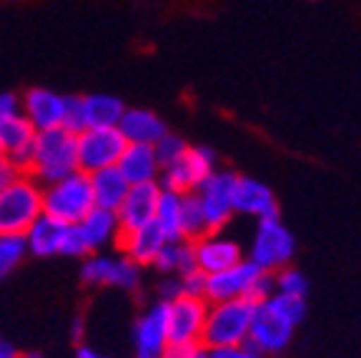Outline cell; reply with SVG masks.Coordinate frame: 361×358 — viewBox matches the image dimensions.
<instances>
[{
    "mask_svg": "<svg viewBox=\"0 0 361 358\" xmlns=\"http://www.w3.org/2000/svg\"><path fill=\"white\" fill-rule=\"evenodd\" d=\"M196 348L198 346H180V343H169L164 358H191Z\"/></svg>",
    "mask_w": 361,
    "mask_h": 358,
    "instance_id": "cell-38",
    "label": "cell"
},
{
    "mask_svg": "<svg viewBox=\"0 0 361 358\" xmlns=\"http://www.w3.org/2000/svg\"><path fill=\"white\" fill-rule=\"evenodd\" d=\"M191 358H211V351H209V348L198 346L196 351H193V356H191Z\"/></svg>",
    "mask_w": 361,
    "mask_h": 358,
    "instance_id": "cell-41",
    "label": "cell"
},
{
    "mask_svg": "<svg viewBox=\"0 0 361 358\" xmlns=\"http://www.w3.org/2000/svg\"><path fill=\"white\" fill-rule=\"evenodd\" d=\"M43 216V185L20 173L0 193V235H25Z\"/></svg>",
    "mask_w": 361,
    "mask_h": 358,
    "instance_id": "cell-5",
    "label": "cell"
},
{
    "mask_svg": "<svg viewBox=\"0 0 361 358\" xmlns=\"http://www.w3.org/2000/svg\"><path fill=\"white\" fill-rule=\"evenodd\" d=\"M126 106L121 98L111 93L83 95V118L85 128H118Z\"/></svg>",
    "mask_w": 361,
    "mask_h": 358,
    "instance_id": "cell-24",
    "label": "cell"
},
{
    "mask_svg": "<svg viewBox=\"0 0 361 358\" xmlns=\"http://www.w3.org/2000/svg\"><path fill=\"white\" fill-rule=\"evenodd\" d=\"M0 358H20V353H18V348L11 341L0 338Z\"/></svg>",
    "mask_w": 361,
    "mask_h": 358,
    "instance_id": "cell-39",
    "label": "cell"
},
{
    "mask_svg": "<svg viewBox=\"0 0 361 358\" xmlns=\"http://www.w3.org/2000/svg\"><path fill=\"white\" fill-rule=\"evenodd\" d=\"M193 258H196V268L201 273L214 276L241 264L243 253L238 241H233L231 235H226L224 230H214L193 243Z\"/></svg>",
    "mask_w": 361,
    "mask_h": 358,
    "instance_id": "cell-14",
    "label": "cell"
},
{
    "mask_svg": "<svg viewBox=\"0 0 361 358\" xmlns=\"http://www.w3.org/2000/svg\"><path fill=\"white\" fill-rule=\"evenodd\" d=\"M153 268L164 276H183L196 268L191 241H166L161 253L153 261Z\"/></svg>",
    "mask_w": 361,
    "mask_h": 358,
    "instance_id": "cell-27",
    "label": "cell"
},
{
    "mask_svg": "<svg viewBox=\"0 0 361 358\" xmlns=\"http://www.w3.org/2000/svg\"><path fill=\"white\" fill-rule=\"evenodd\" d=\"M214 171H219L216 153L206 146H191L180 161L161 168L158 185L164 190H171V193H178V196H188V193H196L198 185L209 178Z\"/></svg>",
    "mask_w": 361,
    "mask_h": 358,
    "instance_id": "cell-9",
    "label": "cell"
},
{
    "mask_svg": "<svg viewBox=\"0 0 361 358\" xmlns=\"http://www.w3.org/2000/svg\"><path fill=\"white\" fill-rule=\"evenodd\" d=\"M274 273H266L248 258L221 273L206 276V301L221 303V301H236V298H248V301H264L274 296Z\"/></svg>",
    "mask_w": 361,
    "mask_h": 358,
    "instance_id": "cell-3",
    "label": "cell"
},
{
    "mask_svg": "<svg viewBox=\"0 0 361 358\" xmlns=\"http://www.w3.org/2000/svg\"><path fill=\"white\" fill-rule=\"evenodd\" d=\"M78 226V233L83 238L85 248H88V256L93 253H103L108 246H118L121 238V223L118 216L113 211H103V208H93V211L85 216Z\"/></svg>",
    "mask_w": 361,
    "mask_h": 358,
    "instance_id": "cell-19",
    "label": "cell"
},
{
    "mask_svg": "<svg viewBox=\"0 0 361 358\" xmlns=\"http://www.w3.org/2000/svg\"><path fill=\"white\" fill-rule=\"evenodd\" d=\"M20 358H40L38 353H25V356H20Z\"/></svg>",
    "mask_w": 361,
    "mask_h": 358,
    "instance_id": "cell-42",
    "label": "cell"
},
{
    "mask_svg": "<svg viewBox=\"0 0 361 358\" xmlns=\"http://www.w3.org/2000/svg\"><path fill=\"white\" fill-rule=\"evenodd\" d=\"M164 246H166V238L156 223H148L143 228L121 233L118 238V251L126 258L135 261L138 266H153V261H156V256L161 253Z\"/></svg>",
    "mask_w": 361,
    "mask_h": 358,
    "instance_id": "cell-22",
    "label": "cell"
},
{
    "mask_svg": "<svg viewBox=\"0 0 361 358\" xmlns=\"http://www.w3.org/2000/svg\"><path fill=\"white\" fill-rule=\"evenodd\" d=\"M141 271L135 261L111 253H93L80 266V280L93 288H121V291H135L141 285Z\"/></svg>",
    "mask_w": 361,
    "mask_h": 358,
    "instance_id": "cell-8",
    "label": "cell"
},
{
    "mask_svg": "<svg viewBox=\"0 0 361 358\" xmlns=\"http://www.w3.org/2000/svg\"><path fill=\"white\" fill-rule=\"evenodd\" d=\"M90 185H93V198H96V208L103 211H118L123 206L126 196H128L130 183L123 178L118 168H106L90 175Z\"/></svg>",
    "mask_w": 361,
    "mask_h": 358,
    "instance_id": "cell-25",
    "label": "cell"
},
{
    "mask_svg": "<svg viewBox=\"0 0 361 358\" xmlns=\"http://www.w3.org/2000/svg\"><path fill=\"white\" fill-rule=\"evenodd\" d=\"M18 175H20V173H18L16 166H13L8 158H0V193H3V190H6L8 185L18 178Z\"/></svg>",
    "mask_w": 361,
    "mask_h": 358,
    "instance_id": "cell-37",
    "label": "cell"
},
{
    "mask_svg": "<svg viewBox=\"0 0 361 358\" xmlns=\"http://www.w3.org/2000/svg\"><path fill=\"white\" fill-rule=\"evenodd\" d=\"M206 233H211L209 221L203 216V208L198 203V198L193 193H188V196H183V238L196 243Z\"/></svg>",
    "mask_w": 361,
    "mask_h": 358,
    "instance_id": "cell-29",
    "label": "cell"
},
{
    "mask_svg": "<svg viewBox=\"0 0 361 358\" xmlns=\"http://www.w3.org/2000/svg\"><path fill=\"white\" fill-rule=\"evenodd\" d=\"M180 296H183V291H180V278L178 276H166V278L161 280V285H158V301L171 303Z\"/></svg>",
    "mask_w": 361,
    "mask_h": 358,
    "instance_id": "cell-34",
    "label": "cell"
},
{
    "mask_svg": "<svg viewBox=\"0 0 361 358\" xmlns=\"http://www.w3.org/2000/svg\"><path fill=\"white\" fill-rule=\"evenodd\" d=\"M153 148H156V158H158V163H161V168H166V166H173L176 161H180V158L186 156L191 146H188L180 135H176L169 130V133L158 140Z\"/></svg>",
    "mask_w": 361,
    "mask_h": 358,
    "instance_id": "cell-31",
    "label": "cell"
},
{
    "mask_svg": "<svg viewBox=\"0 0 361 358\" xmlns=\"http://www.w3.org/2000/svg\"><path fill=\"white\" fill-rule=\"evenodd\" d=\"M0 158H6V151H3V143H0Z\"/></svg>",
    "mask_w": 361,
    "mask_h": 358,
    "instance_id": "cell-43",
    "label": "cell"
},
{
    "mask_svg": "<svg viewBox=\"0 0 361 358\" xmlns=\"http://www.w3.org/2000/svg\"><path fill=\"white\" fill-rule=\"evenodd\" d=\"M211 358H266V356L256 351V348H251L248 343H243V346L219 348V351H211Z\"/></svg>",
    "mask_w": 361,
    "mask_h": 358,
    "instance_id": "cell-35",
    "label": "cell"
},
{
    "mask_svg": "<svg viewBox=\"0 0 361 358\" xmlns=\"http://www.w3.org/2000/svg\"><path fill=\"white\" fill-rule=\"evenodd\" d=\"M35 135H38V130L33 128V123L23 113L16 118H8L6 123H0V143H3L6 158L16 166L18 173H28L30 171Z\"/></svg>",
    "mask_w": 361,
    "mask_h": 358,
    "instance_id": "cell-16",
    "label": "cell"
},
{
    "mask_svg": "<svg viewBox=\"0 0 361 358\" xmlns=\"http://www.w3.org/2000/svg\"><path fill=\"white\" fill-rule=\"evenodd\" d=\"M293 253H296V238L281 223V218L259 221L254 241L248 248V261L251 264H256L266 273H276V271L291 266Z\"/></svg>",
    "mask_w": 361,
    "mask_h": 358,
    "instance_id": "cell-7",
    "label": "cell"
},
{
    "mask_svg": "<svg viewBox=\"0 0 361 358\" xmlns=\"http://www.w3.org/2000/svg\"><path fill=\"white\" fill-rule=\"evenodd\" d=\"M118 130L128 143H135V146H156L169 133L164 118L148 108H126Z\"/></svg>",
    "mask_w": 361,
    "mask_h": 358,
    "instance_id": "cell-20",
    "label": "cell"
},
{
    "mask_svg": "<svg viewBox=\"0 0 361 358\" xmlns=\"http://www.w3.org/2000/svg\"><path fill=\"white\" fill-rule=\"evenodd\" d=\"M304 319L306 298H291L274 293V296L256 303L246 343L259 353H264L266 358L276 356L291 343L293 331Z\"/></svg>",
    "mask_w": 361,
    "mask_h": 358,
    "instance_id": "cell-1",
    "label": "cell"
},
{
    "mask_svg": "<svg viewBox=\"0 0 361 358\" xmlns=\"http://www.w3.org/2000/svg\"><path fill=\"white\" fill-rule=\"evenodd\" d=\"M78 135L66 128L40 130L35 135L33 161L28 175L40 185L56 183L61 178L73 175L78 168Z\"/></svg>",
    "mask_w": 361,
    "mask_h": 358,
    "instance_id": "cell-2",
    "label": "cell"
},
{
    "mask_svg": "<svg viewBox=\"0 0 361 358\" xmlns=\"http://www.w3.org/2000/svg\"><path fill=\"white\" fill-rule=\"evenodd\" d=\"M158 198H161V185L158 183L130 185L123 206L116 211L121 223V233H128V230L143 228V226L153 223L156 221Z\"/></svg>",
    "mask_w": 361,
    "mask_h": 358,
    "instance_id": "cell-17",
    "label": "cell"
},
{
    "mask_svg": "<svg viewBox=\"0 0 361 358\" xmlns=\"http://www.w3.org/2000/svg\"><path fill=\"white\" fill-rule=\"evenodd\" d=\"M75 140H78V168L88 175L116 168L128 146V140L118 128H85Z\"/></svg>",
    "mask_w": 361,
    "mask_h": 358,
    "instance_id": "cell-10",
    "label": "cell"
},
{
    "mask_svg": "<svg viewBox=\"0 0 361 358\" xmlns=\"http://www.w3.org/2000/svg\"><path fill=\"white\" fill-rule=\"evenodd\" d=\"M68 228L71 226L61 223V221L51 218V216H40L30 230L25 233V243H28V253L35 258H53L63 256V248H66Z\"/></svg>",
    "mask_w": 361,
    "mask_h": 358,
    "instance_id": "cell-21",
    "label": "cell"
},
{
    "mask_svg": "<svg viewBox=\"0 0 361 358\" xmlns=\"http://www.w3.org/2000/svg\"><path fill=\"white\" fill-rule=\"evenodd\" d=\"M75 358H111V356H106V353L96 351V348H90V346H80L78 351H75Z\"/></svg>",
    "mask_w": 361,
    "mask_h": 358,
    "instance_id": "cell-40",
    "label": "cell"
},
{
    "mask_svg": "<svg viewBox=\"0 0 361 358\" xmlns=\"http://www.w3.org/2000/svg\"><path fill=\"white\" fill-rule=\"evenodd\" d=\"M96 208L90 175L75 171L73 175L43 185V213L66 226H75Z\"/></svg>",
    "mask_w": 361,
    "mask_h": 358,
    "instance_id": "cell-6",
    "label": "cell"
},
{
    "mask_svg": "<svg viewBox=\"0 0 361 358\" xmlns=\"http://www.w3.org/2000/svg\"><path fill=\"white\" fill-rule=\"evenodd\" d=\"M209 316L206 298L180 296L166 303V319H169V341L180 346H201L203 326Z\"/></svg>",
    "mask_w": 361,
    "mask_h": 358,
    "instance_id": "cell-12",
    "label": "cell"
},
{
    "mask_svg": "<svg viewBox=\"0 0 361 358\" xmlns=\"http://www.w3.org/2000/svg\"><path fill=\"white\" fill-rule=\"evenodd\" d=\"M16 116H20V98L16 93H0V123Z\"/></svg>",
    "mask_w": 361,
    "mask_h": 358,
    "instance_id": "cell-36",
    "label": "cell"
},
{
    "mask_svg": "<svg viewBox=\"0 0 361 358\" xmlns=\"http://www.w3.org/2000/svg\"><path fill=\"white\" fill-rule=\"evenodd\" d=\"M28 256L25 235H0V283Z\"/></svg>",
    "mask_w": 361,
    "mask_h": 358,
    "instance_id": "cell-28",
    "label": "cell"
},
{
    "mask_svg": "<svg viewBox=\"0 0 361 358\" xmlns=\"http://www.w3.org/2000/svg\"><path fill=\"white\" fill-rule=\"evenodd\" d=\"M178 278H180V291H183V296L206 298V273L193 268V271H188V273L178 276Z\"/></svg>",
    "mask_w": 361,
    "mask_h": 358,
    "instance_id": "cell-33",
    "label": "cell"
},
{
    "mask_svg": "<svg viewBox=\"0 0 361 358\" xmlns=\"http://www.w3.org/2000/svg\"><path fill=\"white\" fill-rule=\"evenodd\" d=\"M233 211L256 221L279 218V201L266 183L238 175L236 190H233Z\"/></svg>",
    "mask_w": 361,
    "mask_h": 358,
    "instance_id": "cell-18",
    "label": "cell"
},
{
    "mask_svg": "<svg viewBox=\"0 0 361 358\" xmlns=\"http://www.w3.org/2000/svg\"><path fill=\"white\" fill-rule=\"evenodd\" d=\"M116 168L123 173V178L128 180L130 185L158 183V178H161V163H158L156 148L153 146H135V143H128Z\"/></svg>",
    "mask_w": 361,
    "mask_h": 358,
    "instance_id": "cell-23",
    "label": "cell"
},
{
    "mask_svg": "<svg viewBox=\"0 0 361 358\" xmlns=\"http://www.w3.org/2000/svg\"><path fill=\"white\" fill-rule=\"evenodd\" d=\"M254 308L256 301H248V298L209 303V316H206V326H203L201 346L209 348V351L243 346L248 341Z\"/></svg>",
    "mask_w": 361,
    "mask_h": 358,
    "instance_id": "cell-4",
    "label": "cell"
},
{
    "mask_svg": "<svg viewBox=\"0 0 361 358\" xmlns=\"http://www.w3.org/2000/svg\"><path fill=\"white\" fill-rule=\"evenodd\" d=\"M68 108V95H61L51 88H30L20 98V113L28 118L33 128L38 130H53L63 128Z\"/></svg>",
    "mask_w": 361,
    "mask_h": 358,
    "instance_id": "cell-15",
    "label": "cell"
},
{
    "mask_svg": "<svg viewBox=\"0 0 361 358\" xmlns=\"http://www.w3.org/2000/svg\"><path fill=\"white\" fill-rule=\"evenodd\" d=\"M63 128L71 130V133H75V135L85 130L83 98H78V95H68V108H66V121H63Z\"/></svg>",
    "mask_w": 361,
    "mask_h": 358,
    "instance_id": "cell-32",
    "label": "cell"
},
{
    "mask_svg": "<svg viewBox=\"0 0 361 358\" xmlns=\"http://www.w3.org/2000/svg\"><path fill=\"white\" fill-rule=\"evenodd\" d=\"M153 223L161 228L166 241H186V238H183V196L161 188L156 221H153Z\"/></svg>",
    "mask_w": 361,
    "mask_h": 358,
    "instance_id": "cell-26",
    "label": "cell"
},
{
    "mask_svg": "<svg viewBox=\"0 0 361 358\" xmlns=\"http://www.w3.org/2000/svg\"><path fill=\"white\" fill-rule=\"evenodd\" d=\"M236 180H238V175L233 173V171L219 168L203 180V183L196 188V193H193V196L198 198V203H201L203 216H206V221H209L211 233L224 228V226L231 221L233 213H236L233 211V190H236Z\"/></svg>",
    "mask_w": 361,
    "mask_h": 358,
    "instance_id": "cell-11",
    "label": "cell"
},
{
    "mask_svg": "<svg viewBox=\"0 0 361 358\" xmlns=\"http://www.w3.org/2000/svg\"><path fill=\"white\" fill-rule=\"evenodd\" d=\"M274 285H276V293H281V296L306 298V293H309V280H306V276L299 268H293V266L276 271L274 273Z\"/></svg>",
    "mask_w": 361,
    "mask_h": 358,
    "instance_id": "cell-30",
    "label": "cell"
},
{
    "mask_svg": "<svg viewBox=\"0 0 361 358\" xmlns=\"http://www.w3.org/2000/svg\"><path fill=\"white\" fill-rule=\"evenodd\" d=\"M169 343L166 303L156 301L138 316L133 326V358H164Z\"/></svg>",
    "mask_w": 361,
    "mask_h": 358,
    "instance_id": "cell-13",
    "label": "cell"
}]
</instances>
